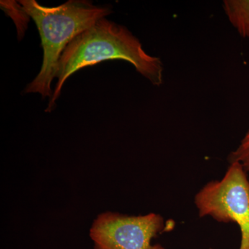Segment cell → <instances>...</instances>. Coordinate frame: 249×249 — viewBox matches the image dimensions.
Here are the masks:
<instances>
[{"mask_svg":"<svg viewBox=\"0 0 249 249\" xmlns=\"http://www.w3.org/2000/svg\"><path fill=\"white\" fill-rule=\"evenodd\" d=\"M109 60H126L152 84L160 86L163 83L160 59L148 55L138 39L125 27L103 18L77 36L64 51L55 78L58 81L46 111L53 110L69 77L85 67Z\"/></svg>","mask_w":249,"mask_h":249,"instance_id":"6da1fadb","label":"cell"},{"mask_svg":"<svg viewBox=\"0 0 249 249\" xmlns=\"http://www.w3.org/2000/svg\"><path fill=\"white\" fill-rule=\"evenodd\" d=\"M18 6L35 22L44 53L40 71L24 92L40 93L42 98L51 99L52 81L56 78L64 51L77 36L111 11L80 0H70L55 7H45L36 0H20Z\"/></svg>","mask_w":249,"mask_h":249,"instance_id":"7a4b0ae2","label":"cell"},{"mask_svg":"<svg viewBox=\"0 0 249 249\" xmlns=\"http://www.w3.org/2000/svg\"><path fill=\"white\" fill-rule=\"evenodd\" d=\"M173 226L159 214L128 216L107 212L95 219L90 237L95 249H165L152 241Z\"/></svg>","mask_w":249,"mask_h":249,"instance_id":"277c9868","label":"cell"},{"mask_svg":"<svg viewBox=\"0 0 249 249\" xmlns=\"http://www.w3.org/2000/svg\"><path fill=\"white\" fill-rule=\"evenodd\" d=\"M224 9L239 34L249 38V0H226Z\"/></svg>","mask_w":249,"mask_h":249,"instance_id":"5b68a950","label":"cell"},{"mask_svg":"<svg viewBox=\"0 0 249 249\" xmlns=\"http://www.w3.org/2000/svg\"><path fill=\"white\" fill-rule=\"evenodd\" d=\"M229 160L230 163L237 162L247 173L249 171V130L237 148L230 154Z\"/></svg>","mask_w":249,"mask_h":249,"instance_id":"8992f818","label":"cell"},{"mask_svg":"<svg viewBox=\"0 0 249 249\" xmlns=\"http://www.w3.org/2000/svg\"><path fill=\"white\" fill-rule=\"evenodd\" d=\"M195 204L201 217L237 224L241 232L239 249H249V179L240 163H231L220 180L205 185L196 193Z\"/></svg>","mask_w":249,"mask_h":249,"instance_id":"3957f363","label":"cell"}]
</instances>
